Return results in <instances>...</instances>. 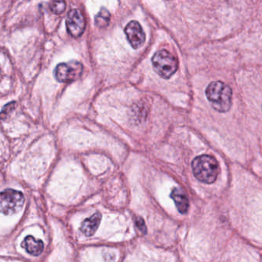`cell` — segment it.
I'll return each instance as SVG.
<instances>
[{
	"mask_svg": "<svg viewBox=\"0 0 262 262\" xmlns=\"http://www.w3.org/2000/svg\"><path fill=\"white\" fill-rule=\"evenodd\" d=\"M21 246L25 248L27 253L31 255L38 256L43 253L44 243L40 239H36L34 236H28L22 241Z\"/></svg>",
	"mask_w": 262,
	"mask_h": 262,
	"instance_id": "cell-9",
	"label": "cell"
},
{
	"mask_svg": "<svg viewBox=\"0 0 262 262\" xmlns=\"http://www.w3.org/2000/svg\"><path fill=\"white\" fill-rule=\"evenodd\" d=\"M51 11L55 14H61L67 8V4L64 1H52L49 4Z\"/></svg>",
	"mask_w": 262,
	"mask_h": 262,
	"instance_id": "cell-12",
	"label": "cell"
},
{
	"mask_svg": "<svg viewBox=\"0 0 262 262\" xmlns=\"http://www.w3.org/2000/svg\"><path fill=\"white\" fill-rule=\"evenodd\" d=\"M152 62L154 70L163 79H170L178 70L176 58L165 49L157 52L152 57Z\"/></svg>",
	"mask_w": 262,
	"mask_h": 262,
	"instance_id": "cell-3",
	"label": "cell"
},
{
	"mask_svg": "<svg viewBox=\"0 0 262 262\" xmlns=\"http://www.w3.org/2000/svg\"><path fill=\"white\" fill-rule=\"evenodd\" d=\"M83 66L77 61L59 63L55 69V78L59 82L70 83L82 76Z\"/></svg>",
	"mask_w": 262,
	"mask_h": 262,
	"instance_id": "cell-5",
	"label": "cell"
},
{
	"mask_svg": "<svg viewBox=\"0 0 262 262\" xmlns=\"http://www.w3.org/2000/svg\"><path fill=\"white\" fill-rule=\"evenodd\" d=\"M25 203L21 191L14 189L4 190L0 192V212L5 215H13L20 212Z\"/></svg>",
	"mask_w": 262,
	"mask_h": 262,
	"instance_id": "cell-4",
	"label": "cell"
},
{
	"mask_svg": "<svg viewBox=\"0 0 262 262\" xmlns=\"http://www.w3.org/2000/svg\"><path fill=\"white\" fill-rule=\"evenodd\" d=\"M102 215L100 212H96L89 218L82 221L81 225V232L87 237H91L96 232L101 223Z\"/></svg>",
	"mask_w": 262,
	"mask_h": 262,
	"instance_id": "cell-8",
	"label": "cell"
},
{
	"mask_svg": "<svg viewBox=\"0 0 262 262\" xmlns=\"http://www.w3.org/2000/svg\"><path fill=\"white\" fill-rule=\"evenodd\" d=\"M125 34L128 43H130L133 49H139L145 43V32H144L140 24L136 21H131L125 26Z\"/></svg>",
	"mask_w": 262,
	"mask_h": 262,
	"instance_id": "cell-7",
	"label": "cell"
},
{
	"mask_svg": "<svg viewBox=\"0 0 262 262\" xmlns=\"http://www.w3.org/2000/svg\"><path fill=\"white\" fill-rule=\"evenodd\" d=\"M16 102H11V103H8L6 105L4 108H3L2 111L0 112V119L4 120L7 119V116L16 109Z\"/></svg>",
	"mask_w": 262,
	"mask_h": 262,
	"instance_id": "cell-13",
	"label": "cell"
},
{
	"mask_svg": "<svg viewBox=\"0 0 262 262\" xmlns=\"http://www.w3.org/2000/svg\"><path fill=\"white\" fill-rule=\"evenodd\" d=\"M170 197L176 204L178 211L181 214H186L189 209V202L188 198L179 188H174L171 193Z\"/></svg>",
	"mask_w": 262,
	"mask_h": 262,
	"instance_id": "cell-10",
	"label": "cell"
},
{
	"mask_svg": "<svg viewBox=\"0 0 262 262\" xmlns=\"http://www.w3.org/2000/svg\"><path fill=\"white\" fill-rule=\"evenodd\" d=\"M194 177L203 183H213L219 174V165L214 157L203 155L196 157L191 163Z\"/></svg>",
	"mask_w": 262,
	"mask_h": 262,
	"instance_id": "cell-1",
	"label": "cell"
},
{
	"mask_svg": "<svg viewBox=\"0 0 262 262\" xmlns=\"http://www.w3.org/2000/svg\"><path fill=\"white\" fill-rule=\"evenodd\" d=\"M67 28L70 36L79 38L85 32V19L78 9H72L67 15Z\"/></svg>",
	"mask_w": 262,
	"mask_h": 262,
	"instance_id": "cell-6",
	"label": "cell"
},
{
	"mask_svg": "<svg viewBox=\"0 0 262 262\" xmlns=\"http://www.w3.org/2000/svg\"><path fill=\"white\" fill-rule=\"evenodd\" d=\"M110 13L106 9L102 8L100 13L95 16V23L100 28L107 26L110 22Z\"/></svg>",
	"mask_w": 262,
	"mask_h": 262,
	"instance_id": "cell-11",
	"label": "cell"
},
{
	"mask_svg": "<svg viewBox=\"0 0 262 262\" xmlns=\"http://www.w3.org/2000/svg\"><path fill=\"white\" fill-rule=\"evenodd\" d=\"M136 225L141 232H143L144 234L146 233V227H145V222L142 218H138L137 221H136Z\"/></svg>",
	"mask_w": 262,
	"mask_h": 262,
	"instance_id": "cell-14",
	"label": "cell"
},
{
	"mask_svg": "<svg viewBox=\"0 0 262 262\" xmlns=\"http://www.w3.org/2000/svg\"><path fill=\"white\" fill-rule=\"evenodd\" d=\"M206 96L212 107L219 112L230 109L232 102V91L224 82L216 81L209 84L206 89Z\"/></svg>",
	"mask_w": 262,
	"mask_h": 262,
	"instance_id": "cell-2",
	"label": "cell"
}]
</instances>
